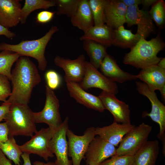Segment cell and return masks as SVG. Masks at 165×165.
Segmentation results:
<instances>
[{"mask_svg":"<svg viewBox=\"0 0 165 165\" xmlns=\"http://www.w3.org/2000/svg\"><path fill=\"white\" fill-rule=\"evenodd\" d=\"M11 71L10 80L12 89L6 102L28 104L33 88L41 78L35 64L28 57L20 56Z\"/></svg>","mask_w":165,"mask_h":165,"instance_id":"1","label":"cell"},{"mask_svg":"<svg viewBox=\"0 0 165 165\" xmlns=\"http://www.w3.org/2000/svg\"><path fill=\"white\" fill-rule=\"evenodd\" d=\"M165 45L159 35L148 41L141 38L130 52L125 54L123 63L141 69L157 65L161 59L157 54Z\"/></svg>","mask_w":165,"mask_h":165,"instance_id":"2","label":"cell"},{"mask_svg":"<svg viewBox=\"0 0 165 165\" xmlns=\"http://www.w3.org/2000/svg\"><path fill=\"white\" fill-rule=\"evenodd\" d=\"M59 30L57 26H52L45 35L37 39L23 40L16 44L1 42L0 43V52L9 51L17 53L21 56L34 58L38 62L39 70L44 71L47 66L45 55L46 46L53 35Z\"/></svg>","mask_w":165,"mask_h":165,"instance_id":"3","label":"cell"},{"mask_svg":"<svg viewBox=\"0 0 165 165\" xmlns=\"http://www.w3.org/2000/svg\"><path fill=\"white\" fill-rule=\"evenodd\" d=\"M33 112L28 104H11L4 119L9 130V137L18 135L31 137L37 132Z\"/></svg>","mask_w":165,"mask_h":165,"instance_id":"4","label":"cell"},{"mask_svg":"<svg viewBox=\"0 0 165 165\" xmlns=\"http://www.w3.org/2000/svg\"><path fill=\"white\" fill-rule=\"evenodd\" d=\"M152 130V126L144 122L135 126L123 137L115 155L134 156L148 141Z\"/></svg>","mask_w":165,"mask_h":165,"instance_id":"5","label":"cell"},{"mask_svg":"<svg viewBox=\"0 0 165 165\" xmlns=\"http://www.w3.org/2000/svg\"><path fill=\"white\" fill-rule=\"evenodd\" d=\"M54 130L50 127L42 128L35 133L30 140L19 145L21 151L30 154H36L48 161L53 157L51 146V140Z\"/></svg>","mask_w":165,"mask_h":165,"instance_id":"6","label":"cell"},{"mask_svg":"<svg viewBox=\"0 0 165 165\" xmlns=\"http://www.w3.org/2000/svg\"><path fill=\"white\" fill-rule=\"evenodd\" d=\"M46 99L44 108L40 112H33L35 123H44L55 130L61 125L62 121L59 112V101L53 90L46 85Z\"/></svg>","mask_w":165,"mask_h":165,"instance_id":"7","label":"cell"},{"mask_svg":"<svg viewBox=\"0 0 165 165\" xmlns=\"http://www.w3.org/2000/svg\"><path fill=\"white\" fill-rule=\"evenodd\" d=\"M135 83L138 92L147 97L152 105L151 112L143 111L142 117L149 116L159 124L160 131L157 136L161 140L165 138V106L158 99L155 91L149 89L145 83L138 81Z\"/></svg>","mask_w":165,"mask_h":165,"instance_id":"8","label":"cell"},{"mask_svg":"<svg viewBox=\"0 0 165 165\" xmlns=\"http://www.w3.org/2000/svg\"><path fill=\"white\" fill-rule=\"evenodd\" d=\"M96 135L95 128L93 127L87 128L81 136L77 135L68 129V156L72 158V165H80L90 143Z\"/></svg>","mask_w":165,"mask_h":165,"instance_id":"9","label":"cell"},{"mask_svg":"<svg viewBox=\"0 0 165 165\" xmlns=\"http://www.w3.org/2000/svg\"><path fill=\"white\" fill-rule=\"evenodd\" d=\"M79 84L85 90L91 88H96L115 95L118 92V87L116 83L108 79L90 62L87 61L85 63L84 76Z\"/></svg>","mask_w":165,"mask_h":165,"instance_id":"10","label":"cell"},{"mask_svg":"<svg viewBox=\"0 0 165 165\" xmlns=\"http://www.w3.org/2000/svg\"><path fill=\"white\" fill-rule=\"evenodd\" d=\"M138 6L136 5L127 7L126 23L129 27L137 25L136 34L146 39L148 36L154 33L155 27L148 12L140 9Z\"/></svg>","mask_w":165,"mask_h":165,"instance_id":"11","label":"cell"},{"mask_svg":"<svg viewBox=\"0 0 165 165\" xmlns=\"http://www.w3.org/2000/svg\"><path fill=\"white\" fill-rule=\"evenodd\" d=\"M68 120L66 117L61 125L54 131L51 140V146L56 157V165H72V160L68 158V146L66 133L68 129Z\"/></svg>","mask_w":165,"mask_h":165,"instance_id":"12","label":"cell"},{"mask_svg":"<svg viewBox=\"0 0 165 165\" xmlns=\"http://www.w3.org/2000/svg\"><path fill=\"white\" fill-rule=\"evenodd\" d=\"M115 146L99 136L90 143L85 158L86 165H99L108 158L116 155Z\"/></svg>","mask_w":165,"mask_h":165,"instance_id":"13","label":"cell"},{"mask_svg":"<svg viewBox=\"0 0 165 165\" xmlns=\"http://www.w3.org/2000/svg\"><path fill=\"white\" fill-rule=\"evenodd\" d=\"M86 61L83 54L74 60L64 58L59 56H56L54 59L55 64L64 71V79L66 82L79 83L81 82L85 73Z\"/></svg>","mask_w":165,"mask_h":165,"instance_id":"14","label":"cell"},{"mask_svg":"<svg viewBox=\"0 0 165 165\" xmlns=\"http://www.w3.org/2000/svg\"><path fill=\"white\" fill-rule=\"evenodd\" d=\"M105 109L112 115L114 121L118 123L130 124L129 105L118 100L115 94L102 91L99 96Z\"/></svg>","mask_w":165,"mask_h":165,"instance_id":"15","label":"cell"},{"mask_svg":"<svg viewBox=\"0 0 165 165\" xmlns=\"http://www.w3.org/2000/svg\"><path fill=\"white\" fill-rule=\"evenodd\" d=\"M66 86L70 96L76 101L87 108L103 112L105 109L99 97L86 92L78 83L68 82Z\"/></svg>","mask_w":165,"mask_h":165,"instance_id":"16","label":"cell"},{"mask_svg":"<svg viewBox=\"0 0 165 165\" xmlns=\"http://www.w3.org/2000/svg\"><path fill=\"white\" fill-rule=\"evenodd\" d=\"M127 8L120 0H107L104 11L106 24L113 29L123 26Z\"/></svg>","mask_w":165,"mask_h":165,"instance_id":"17","label":"cell"},{"mask_svg":"<svg viewBox=\"0 0 165 165\" xmlns=\"http://www.w3.org/2000/svg\"><path fill=\"white\" fill-rule=\"evenodd\" d=\"M19 0H0V24L9 29L20 22L22 8Z\"/></svg>","mask_w":165,"mask_h":165,"instance_id":"18","label":"cell"},{"mask_svg":"<svg viewBox=\"0 0 165 165\" xmlns=\"http://www.w3.org/2000/svg\"><path fill=\"white\" fill-rule=\"evenodd\" d=\"M130 124L114 122L111 125L95 128L96 135L115 146L118 145L124 136L135 127Z\"/></svg>","mask_w":165,"mask_h":165,"instance_id":"19","label":"cell"},{"mask_svg":"<svg viewBox=\"0 0 165 165\" xmlns=\"http://www.w3.org/2000/svg\"><path fill=\"white\" fill-rule=\"evenodd\" d=\"M99 68L105 76L115 82L122 83L138 79L137 75L130 74L122 70L115 60L108 53L105 56Z\"/></svg>","mask_w":165,"mask_h":165,"instance_id":"20","label":"cell"},{"mask_svg":"<svg viewBox=\"0 0 165 165\" xmlns=\"http://www.w3.org/2000/svg\"><path fill=\"white\" fill-rule=\"evenodd\" d=\"M137 76L153 91L159 90L165 86V69L157 65L142 69Z\"/></svg>","mask_w":165,"mask_h":165,"instance_id":"21","label":"cell"},{"mask_svg":"<svg viewBox=\"0 0 165 165\" xmlns=\"http://www.w3.org/2000/svg\"><path fill=\"white\" fill-rule=\"evenodd\" d=\"M70 19L72 25L83 31L84 33L94 25L88 0H80L76 11Z\"/></svg>","mask_w":165,"mask_h":165,"instance_id":"22","label":"cell"},{"mask_svg":"<svg viewBox=\"0 0 165 165\" xmlns=\"http://www.w3.org/2000/svg\"><path fill=\"white\" fill-rule=\"evenodd\" d=\"M114 30L106 24L94 25L81 36V41L89 40L94 41L106 47L112 45Z\"/></svg>","mask_w":165,"mask_h":165,"instance_id":"23","label":"cell"},{"mask_svg":"<svg viewBox=\"0 0 165 165\" xmlns=\"http://www.w3.org/2000/svg\"><path fill=\"white\" fill-rule=\"evenodd\" d=\"M159 152L158 140L148 141L134 156L133 165H156Z\"/></svg>","mask_w":165,"mask_h":165,"instance_id":"24","label":"cell"},{"mask_svg":"<svg viewBox=\"0 0 165 165\" xmlns=\"http://www.w3.org/2000/svg\"><path fill=\"white\" fill-rule=\"evenodd\" d=\"M141 38L139 35L134 34L130 30L125 29L122 26L114 29L112 45L124 49H131Z\"/></svg>","mask_w":165,"mask_h":165,"instance_id":"25","label":"cell"},{"mask_svg":"<svg viewBox=\"0 0 165 165\" xmlns=\"http://www.w3.org/2000/svg\"><path fill=\"white\" fill-rule=\"evenodd\" d=\"M83 46L90 57V63L98 69L106 55L107 47L94 41H83Z\"/></svg>","mask_w":165,"mask_h":165,"instance_id":"26","label":"cell"},{"mask_svg":"<svg viewBox=\"0 0 165 165\" xmlns=\"http://www.w3.org/2000/svg\"><path fill=\"white\" fill-rule=\"evenodd\" d=\"M55 6V0H25L21 10L20 22L25 24L28 16L35 10L46 9Z\"/></svg>","mask_w":165,"mask_h":165,"instance_id":"27","label":"cell"},{"mask_svg":"<svg viewBox=\"0 0 165 165\" xmlns=\"http://www.w3.org/2000/svg\"><path fill=\"white\" fill-rule=\"evenodd\" d=\"M0 149L15 165H20V157L23 153L14 137H9L7 140L0 142Z\"/></svg>","mask_w":165,"mask_h":165,"instance_id":"28","label":"cell"},{"mask_svg":"<svg viewBox=\"0 0 165 165\" xmlns=\"http://www.w3.org/2000/svg\"><path fill=\"white\" fill-rule=\"evenodd\" d=\"M21 56L9 51L4 50L0 52V74L7 77L10 80L11 68Z\"/></svg>","mask_w":165,"mask_h":165,"instance_id":"29","label":"cell"},{"mask_svg":"<svg viewBox=\"0 0 165 165\" xmlns=\"http://www.w3.org/2000/svg\"><path fill=\"white\" fill-rule=\"evenodd\" d=\"M107 0H88L93 15L94 25L105 23V9Z\"/></svg>","mask_w":165,"mask_h":165,"instance_id":"30","label":"cell"},{"mask_svg":"<svg viewBox=\"0 0 165 165\" xmlns=\"http://www.w3.org/2000/svg\"><path fill=\"white\" fill-rule=\"evenodd\" d=\"M148 12L150 16L160 29L164 28L165 24V3L163 0H158L152 6Z\"/></svg>","mask_w":165,"mask_h":165,"instance_id":"31","label":"cell"},{"mask_svg":"<svg viewBox=\"0 0 165 165\" xmlns=\"http://www.w3.org/2000/svg\"><path fill=\"white\" fill-rule=\"evenodd\" d=\"M81 0H55L56 14L71 18L76 11Z\"/></svg>","mask_w":165,"mask_h":165,"instance_id":"32","label":"cell"},{"mask_svg":"<svg viewBox=\"0 0 165 165\" xmlns=\"http://www.w3.org/2000/svg\"><path fill=\"white\" fill-rule=\"evenodd\" d=\"M109 159L105 160L99 165H133L134 157L133 156L115 155Z\"/></svg>","mask_w":165,"mask_h":165,"instance_id":"33","label":"cell"},{"mask_svg":"<svg viewBox=\"0 0 165 165\" xmlns=\"http://www.w3.org/2000/svg\"><path fill=\"white\" fill-rule=\"evenodd\" d=\"M46 85L51 90L56 89L61 86L62 82L61 77L54 70H50L45 74Z\"/></svg>","mask_w":165,"mask_h":165,"instance_id":"34","label":"cell"},{"mask_svg":"<svg viewBox=\"0 0 165 165\" xmlns=\"http://www.w3.org/2000/svg\"><path fill=\"white\" fill-rule=\"evenodd\" d=\"M9 80L7 77L0 74V101L5 102L11 94Z\"/></svg>","mask_w":165,"mask_h":165,"instance_id":"35","label":"cell"},{"mask_svg":"<svg viewBox=\"0 0 165 165\" xmlns=\"http://www.w3.org/2000/svg\"><path fill=\"white\" fill-rule=\"evenodd\" d=\"M55 13L49 11H43L38 13L36 17L38 22L46 24L49 22L53 19Z\"/></svg>","mask_w":165,"mask_h":165,"instance_id":"36","label":"cell"},{"mask_svg":"<svg viewBox=\"0 0 165 165\" xmlns=\"http://www.w3.org/2000/svg\"><path fill=\"white\" fill-rule=\"evenodd\" d=\"M9 138V130L6 122L0 123V142H4Z\"/></svg>","mask_w":165,"mask_h":165,"instance_id":"37","label":"cell"},{"mask_svg":"<svg viewBox=\"0 0 165 165\" xmlns=\"http://www.w3.org/2000/svg\"><path fill=\"white\" fill-rule=\"evenodd\" d=\"M10 104L5 102L0 106V122L5 119L9 111Z\"/></svg>","mask_w":165,"mask_h":165,"instance_id":"38","label":"cell"},{"mask_svg":"<svg viewBox=\"0 0 165 165\" xmlns=\"http://www.w3.org/2000/svg\"><path fill=\"white\" fill-rule=\"evenodd\" d=\"M4 35L8 38L12 39L16 36V34L0 24V35Z\"/></svg>","mask_w":165,"mask_h":165,"instance_id":"39","label":"cell"},{"mask_svg":"<svg viewBox=\"0 0 165 165\" xmlns=\"http://www.w3.org/2000/svg\"><path fill=\"white\" fill-rule=\"evenodd\" d=\"M0 165H12L10 161L6 157L0 149Z\"/></svg>","mask_w":165,"mask_h":165,"instance_id":"40","label":"cell"},{"mask_svg":"<svg viewBox=\"0 0 165 165\" xmlns=\"http://www.w3.org/2000/svg\"><path fill=\"white\" fill-rule=\"evenodd\" d=\"M127 7L136 5L141 4V0H120Z\"/></svg>","mask_w":165,"mask_h":165,"instance_id":"41","label":"cell"},{"mask_svg":"<svg viewBox=\"0 0 165 165\" xmlns=\"http://www.w3.org/2000/svg\"><path fill=\"white\" fill-rule=\"evenodd\" d=\"M30 154L24 152L21 155V157L24 161L23 165H31L29 157Z\"/></svg>","mask_w":165,"mask_h":165,"instance_id":"42","label":"cell"},{"mask_svg":"<svg viewBox=\"0 0 165 165\" xmlns=\"http://www.w3.org/2000/svg\"><path fill=\"white\" fill-rule=\"evenodd\" d=\"M157 0H141V4L145 8L148 7L155 3Z\"/></svg>","mask_w":165,"mask_h":165,"instance_id":"43","label":"cell"},{"mask_svg":"<svg viewBox=\"0 0 165 165\" xmlns=\"http://www.w3.org/2000/svg\"><path fill=\"white\" fill-rule=\"evenodd\" d=\"M33 165H56L54 162H48L45 163L39 161H35L33 163Z\"/></svg>","mask_w":165,"mask_h":165,"instance_id":"44","label":"cell"},{"mask_svg":"<svg viewBox=\"0 0 165 165\" xmlns=\"http://www.w3.org/2000/svg\"><path fill=\"white\" fill-rule=\"evenodd\" d=\"M157 65L161 68L165 69V58H161Z\"/></svg>","mask_w":165,"mask_h":165,"instance_id":"45","label":"cell"},{"mask_svg":"<svg viewBox=\"0 0 165 165\" xmlns=\"http://www.w3.org/2000/svg\"><path fill=\"white\" fill-rule=\"evenodd\" d=\"M161 93V94L162 96V97L163 100L165 99V86H163L161 89L159 90Z\"/></svg>","mask_w":165,"mask_h":165,"instance_id":"46","label":"cell"}]
</instances>
